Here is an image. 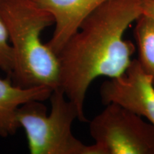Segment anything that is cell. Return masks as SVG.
<instances>
[{"mask_svg":"<svg viewBox=\"0 0 154 154\" xmlns=\"http://www.w3.org/2000/svg\"><path fill=\"white\" fill-rule=\"evenodd\" d=\"M141 15L140 0H108L83 21L58 54L59 87L86 122L88 87L100 76H120L129 66L136 47L124 39L127 28Z\"/></svg>","mask_w":154,"mask_h":154,"instance_id":"cell-1","label":"cell"},{"mask_svg":"<svg viewBox=\"0 0 154 154\" xmlns=\"http://www.w3.org/2000/svg\"><path fill=\"white\" fill-rule=\"evenodd\" d=\"M0 16L14 56L12 82L22 88L59 87V57L41 38L54 24L52 15L34 0H0Z\"/></svg>","mask_w":154,"mask_h":154,"instance_id":"cell-2","label":"cell"},{"mask_svg":"<svg viewBox=\"0 0 154 154\" xmlns=\"http://www.w3.org/2000/svg\"><path fill=\"white\" fill-rule=\"evenodd\" d=\"M51 112L39 101L24 103L17 111V120L26 133L31 154H100L95 146L85 145L73 134L79 113L60 87L49 97Z\"/></svg>","mask_w":154,"mask_h":154,"instance_id":"cell-3","label":"cell"},{"mask_svg":"<svg viewBox=\"0 0 154 154\" xmlns=\"http://www.w3.org/2000/svg\"><path fill=\"white\" fill-rule=\"evenodd\" d=\"M89 131L100 154H154V125L116 103L92 119Z\"/></svg>","mask_w":154,"mask_h":154,"instance_id":"cell-4","label":"cell"},{"mask_svg":"<svg viewBox=\"0 0 154 154\" xmlns=\"http://www.w3.org/2000/svg\"><path fill=\"white\" fill-rule=\"evenodd\" d=\"M102 103H116L154 125V84L138 59H134L124 74L105 81L100 88Z\"/></svg>","mask_w":154,"mask_h":154,"instance_id":"cell-5","label":"cell"},{"mask_svg":"<svg viewBox=\"0 0 154 154\" xmlns=\"http://www.w3.org/2000/svg\"><path fill=\"white\" fill-rule=\"evenodd\" d=\"M52 15L54 31L47 45L56 54L79 29L83 21L108 0H34Z\"/></svg>","mask_w":154,"mask_h":154,"instance_id":"cell-6","label":"cell"},{"mask_svg":"<svg viewBox=\"0 0 154 154\" xmlns=\"http://www.w3.org/2000/svg\"><path fill=\"white\" fill-rule=\"evenodd\" d=\"M53 90L47 86L22 88L10 81L0 79V136L14 135L21 128L17 120V111L24 103L49 99Z\"/></svg>","mask_w":154,"mask_h":154,"instance_id":"cell-7","label":"cell"},{"mask_svg":"<svg viewBox=\"0 0 154 154\" xmlns=\"http://www.w3.org/2000/svg\"><path fill=\"white\" fill-rule=\"evenodd\" d=\"M136 22L134 34L138 49V60L154 84V20L141 14Z\"/></svg>","mask_w":154,"mask_h":154,"instance_id":"cell-8","label":"cell"},{"mask_svg":"<svg viewBox=\"0 0 154 154\" xmlns=\"http://www.w3.org/2000/svg\"><path fill=\"white\" fill-rule=\"evenodd\" d=\"M8 33L0 16V69L10 78L14 69V56Z\"/></svg>","mask_w":154,"mask_h":154,"instance_id":"cell-9","label":"cell"},{"mask_svg":"<svg viewBox=\"0 0 154 154\" xmlns=\"http://www.w3.org/2000/svg\"><path fill=\"white\" fill-rule=\"evenodd\" d=\"M141 14L154 20V0H140Z\"/></svg>","mask_w":154,"mask_h":154,"instance_id":"cell-10","label":"cell"}]
</instances>
